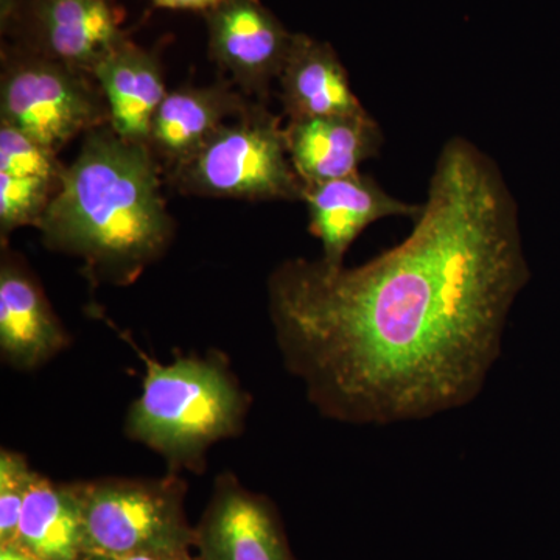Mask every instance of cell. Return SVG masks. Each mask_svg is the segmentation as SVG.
Instances as JSON below:
<instances>
[{
    "label": "cell",
    "mask_w": 560,
    "mask_h": 560,
    "mask_svg": "<svg viewBox=\"0 0 560 560\" xmlns=\"http://www.w3.org/2000/svg\"><path fill=\"white\" fill-rule=\"evenodd\" d=\"M528 280L503 173L453 138L400 245L355 268L282 261L268 279V313L283 366L319 415L389 425L480 396Z\"/></svg>",
    "instance_id": "cell-1"
},
{
    "label": "cell",
    "mask_w": 560,
    "mask_h": 560,
    "mask_svg": "<svg viewBox=\"0 0 560 560\" xmlns=\"http://www.w3.org/2000/svg\"><path fill=\"white\" fill-rule=\"evenodd\" d=\"M38 230L47 248L80 257L92 282L130 285L171 246L175 223L149 145L109 124L83 136Z\"/></svg>",
    "instance_id": "cell-2"
},
{
    "label": "cell",
    "mask_w": 560,
    "mask_h": 560,
    "mask_svg": "<svg viewBox=\"0 0 560 560\" xmlns=\"http://www.w3.org/2000/svg\"><path fill=\"white\" fill-rule=\"evenodd\" d=\"M135 349L145 374L142 394L128 410L125 433L161 455L171 471L201 475L208 469L210 448L242 433L248 393L219 352L161 363Z\"/></svg>",
    "instance_id": "cell-3"
},
{
    "label": "cell",
    "mask_w": 560,
    "mask_h": 560,
    "mask_svg": "<svg viewBox=\"0 0 560 560\" xmlns=\"http://www.w3.org/2000/svg\"><path fill=\"white\" fill-rule=\"evenodd\" d=\"M86 555L121 559L190 555L195 528L187 521V482L162 478H98L75 482Z\"/></svg>",
    "instance_id": "cell-4"
},
{
    "label": "cell",
    "mask_w": 560,
    "mask_h": 560,
    "mask_svg": "<svg viewBox=\"0 0 560 560\" xmlns=\"http://www.w3.org/2000/svg\"><path fill=\"white\" fill-rule=\"evenodd\" d=\"M179 191L248 201H302L285 127L265 103L253 102L224 124L190 161L171 172Z\"/></svg>",
    "instance_id": "cell-5"
},
{
    "label": "cell",
    "mask_w": 560,
    "mask_h": 560,
    "mask_svg": "<svg viewBox=\"0 0 560 560\" xmlns=\"http://www.w3.org/2000/svg\"><path fill=\"white\" fill-rule=\"evenodd\" d=\"M0 121L58 153L77 136L109 124V113L91 73L7 44Z\"/></svg>",
    "instance_id": "cell-6"
},
{
    "label": "cell",
    "mask_w": 560,
    "mask_h": 560,
    "mask_svg": "<svg viewBox=\"0 0 560 560\" xmlns=\"http://www.w3.org/2000/svg\"><path fill=\"white\" fill-rule=\"evenodd\" d=\"M110 0H0L9 44L91 73L128 38Z\"/></svg>",
    "instance_id": "cell-7"
},
{
    "label": "cell",
    "mask_w": 560,
    "mask_h": 560,
    "mask_svg": "<svg viewBox=\"0 0 560 560\" xmlns=\"http://www.w3.org/2000/svg\"><path fill=\"white\" fill-rule=\"evenodd\" d=\"M205 16L212 60L246 97L265 103L289 57L293 33L260 0H226Z\"/></svg>",
    "instance_id": "cell-8"
},
{
    "label": "cell",
    "mask_w": 560,
    "mask_h": 560,
    "mask_svg": "<svg viewBox=\"0 0 560 560\" xmlns=\"http://www.w3.org/2000/svg\"><path fill=\"white\" fill-rule=\"evenodd\" d=\"M198 560H298L276 504L246 489L231 471L213 482L195 526Z\"/></svg>",
    "instance_id": "cell-9"
},
{
    "label": "cell",
    "mask_w": 560,
    "mask_h": 560,
    "mask_svg": "<svg viewBox=\"0 0 560 560\" xmlns=\"http://www.w3.org/2000/svg\"><path fill=\"white\" fill-rule=\"evenodd\" d=\"M70 335L43 287L18 254L0 261V353L18 371H33L69 348Z\"/></svg>",
    "instance_id": "cell-10"
},
{
    "label": "cell",
    "mask_w": 560,
    "mask_h": 560,
    "mask_svg": "<svg viewBox=\"0 0 560 560\" xmlns=\"http://www.w3.org/2000/svg\"><path fill=\"white\" fill-rule=\"evenodd\" d=\"M308 230L323 246V259L345 265V257L361 232L388 217L418 219L422 205L390 197L370 176L353 173L346 178L304 186Z\"/></svg>",
    "instance_id": "cell-11"
},
{
    "label": "cell",
    "mask_w": 560,
    "mask_h": 560,
    "mask_svg": "<svg viewBox=\"0 0 560 560\" xmlns=\"http://www.w3.org/2000/svg\"><path fill=\"white\" fill-rule=\"evenodd\" d=\"M287 145L304 186L346 178L382 149L383 132L368 110L289 120Z\"/></svg>",
    "instance_id": "cell-12"
},
{
    "label": "cell",
    "mask_w": 560,
    "mask_h": 560,
    "mask_svg": "<svg viewBox=\"0 0 560 560\" xmlns=\"http://www.w3.org/2000/svg\"><path fill=\"white\" fill-rule=\"evenodd\" d=\"M250 103L226 81L167 92L154 116L150 149L173 172L190 161L224 124L245 113Z\"/></svg>",
    "instance_id": "cell-13"
},
{
    "label": "cell",
    "mask_w": 560,
    "mask_h": 560,
    "mask_svg": "<svg viewBox=\"0 0 560 560\" xmlns=\"http://www.w3.org/2000/svg\"><path fill=\"white\" fill-rule=\"evenodd\" d=\"M92 77L108 105L113 130L128 142L150 147L154 116L168 92L156 55L127 38L95 65Z\"/></svg>",
    "instance_id": "cell-14"
},
{
    "label": "cell",
    "mask_w": 560,
    "mask_h": 560,
    "mask_svg": "<svg viewBox=\"0 0 560 560\" xmlns=\"http://www.w3.org/2000/svg\"><path fill=\"white\" fill-rule=\"evenodd\" d=\"M66 167L47 149L0 121V234L38 228L62 186Z\"/></svg>",
    "instance_id": "cell-15"
},
{
    "label": "cell",
    "mask_w": 560,
    "mask_h": 560,
    "mask_svg": "<svg viewBox=\"0 0 560 560\" xmlns=\"http://www.w3.org/2000/svg\"><path fill=\"white\" fill-rule=\"evenodd\" d=\"M280 102L289 120L364 113L349 73L330 44L296 33L279 75Z\"/></svg>",
    "instance_id": "cell-16"
},
{
    "label": "cell",
    "mask_w": 560,
    "mask_h": 560,
    "mask_svg": "<svg viewBox=\"0 0 560 560\" xmlns=\"http://www.w3.org/2000/svg\"><path fill=\"white\" fill-rule=\"evenodd\" d=\"M14 544L39 560H83L84 525L75 482H54L36 474Z\"/></svg>",
    "instance_id": "cell-17"
},
{
    "label": "cell",
    "mask_w": 560,
    "mask_h": 560,
    "mask_svg": "<svg viewBox=\"0 0 560 560\" xmlns=\"http://www.w3.org/2000/svg\"><path fill=\"white\" fill-rule=\"evenodd\" d=\"M38 471L32 470L24 455L2 448L0 452V545L14 544L20 529L22 508Z\"/></svg>",
    "instance_id": "cell-18"
},
{
    "label": "cell",
    "mask_w": 560,
    "mask_h": 560,
    "mask_svg": "<svg viewBox=\"0 0 560 560\" xmlns=\"http://www.w3.org/2000/svg\"><path fill=\"white\" fill-rule=\"evenodd\" d=\"M151 2L160 7V9L202 11V13H208V11L215 9V7L221 5L226 0H151Z\"/></svg>",
    "instance_id": "cell-19"
},
{
    "label": "cell",
    "mask_w": 560,
    "mask_h": 560,
    "mask_svg": "<svg viewBox=\"0 0 560 560\" xmlns=\"http://www.w3.org/2000/svg\"><path fill=\"white\" fill-rule=\"evenodd\" d=\"M0 560H39L16 544L0 545Z\"/></svg>",
    "instance_id": "cell-20"
},
{
    "label": "cell",
    "mask_w": 560,
    "mask_h": 560,
    "mask_svg": "<svg viewBox=\"0 0 560 560\" xmlns=\"http://www.w3.org/2000/svg\"><path fill=\"white\" fill-rule=\"evenodd\" d=\"M110 560H194L190 555H143L132 556V558H121Z\"/></svg>",
    "instance_id": "cell-21"
},
{
    "label": "cell",
    "mask_w": 560,
    "mask_h": 560,
    "mask_svg": "<svg viewBox=\"0 0 560 560\" xmlns=\"http://www.w3.org/2000/svg\"><path fill=\"white\" fill-rule=\"evenodd\" d=\"M83 560H110L109 558H105V556L90 555L86 556Z\"/></svg>",
    "instance_id": "cell-22"
}]
</instances>
